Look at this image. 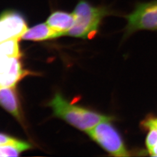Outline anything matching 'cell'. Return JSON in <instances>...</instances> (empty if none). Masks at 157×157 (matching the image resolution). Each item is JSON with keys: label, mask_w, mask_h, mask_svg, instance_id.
Returning a JSON list of instances; mask_svg holds the SVG:
<instances>
[{"label": "cell", "mask_w": 157, "mask_h": 157, "mask_svg": "<svg viewBox=\"0 0 157 157\" xmlns=\"http://www.w3.org/2000/svg\"><path fill=\"white\" fill-rule=\"evenodd\" d=\"M119 13L111 6H94L87 0H80L73 12L75 23L66 35L92 39L100 32L101 26L106 17L119 15Z\"/></svg>", "instance_id": "cell-1"}, {"label": "cell", "mask_w": 157, "mask_h": 157, "mask_svg": "<svg viewBox=\"0 0 157 157\" xmlns=\"http://www.w3.org/2000/svg\"><path fill=\"white\" fill-rule=\"evenodd\" d=\"M54 114L79 130L86 132L102 122L111 121L112 117L75 105L56 94L50 103Z\"/></svg>", "instance_id": "cell-2"}, {"label": "cell", "mask_w": 157, "mask_h": 157, "mask_svg": "<svg viewBox=\"0 0 157 157\" xmlns=\"http://www.w3.org/2000/svg\"><path fill=\"white\" fill-rule=\"evenodd\" d=\"M126 21L124 38L140 30H157V0L138 1L133 10L123 15Z\"/></svg>", "instance_id": "cell-3"}, {"label": "cell", "mask_w": 157, "mask_h": 157, "mask_svg": "<svg viewBox=\"0 0 157 157\" xmlns=\"http://www.w3.org/2000/svg\"><path fill=\"white\" fill-rule=\"evenodd\" d=\"M109 122H102L97 124L87 131V133L113 156H130L121 136Z\"/></svg>", "instance_id": "cell-4"}, {"label": "cell", "mask_w": 157, "mask_h": 157, "mask_svg": "<svg viewBox=\"0 0 157 157\" xmlns=\"http://www.w3.org/2000/svg\"><path fill=\"white\" fill-rule=\"evenodd\" d=\"M27 29L26 21L21 13L9 10L0 14V43L13 38L21 39Z\"/></svg>", "instance_id": "cell-5"}, {"label": "cell", "mask_w": 157, "mask_h": 157, "mask_svg": "<svg viewBox=\"0 0 157 157\" xmlns=\"http://www.w3.org/2000/svg\"><path fill=\"white\" fill-rule=\"evenodd\" d=\"M26 74L19 58L10 57L0 52V86L14 87Z\"/></svg>", "instance_id": "cell-6"}, {"label": "cell", "mask_w": 157, "mask_h": 157, "mask_svg": "<svg viewBox=\"0 0 157 157\" xmlns=\"http://www.w3.org/2000/svg\"><path fill=\"white\" fill-rule=\"evenodd\" d=\"M47 23L61 36H64L73 26L75 17L73 12L70 13L66 12H54L48 17Z\"/></svg>", "instance_id": "cell-7"}, {"label": "cell", "mask_w": 157, "mask_h": 157, "mask_svg": "<svg viewBox=\"0 0 157 157\" xmlns=\"http://www.w3.org/2000/svg\"><path fill=\"white\" fill-rule=\"evenodd\" d=\"M61 36V34L46 23H41L27 29L23 34L21 39L25 40L42 41Z\"/></svg>", "instance_id": "cell-8"}, {"label": "cell", "mask_w": 157, "mask_h": 157, "mask_svg": "<svg viewBox=\"0 0 157 157\" xmlns=\"http://www.w3.org/2000/svg\"><path fill=\"white\" fill-rule=\"evenodd\" d=\"M13 87L0 86V105L14 117L19 119V105Z\"/></svg>", "instance_id": "cell-9"}, {"label": "cell", "mask_w": 157, "mask_h": 157, "mask_svg": "<svg viewBox=\"0 0 157 157\" xmlns=\"http://www.w3.org/2000/svg\"><path fill=\"white\" fill-rule=\"evenodd\" d=\"M30 147L28 143L20 140L11 143L0 144V157H17Z\"/></svg>", "instance_id": "cell-10"}, {"label": "cell", "mask_w": 157, "mask_h": 157, "mask_svg": "<svg viewBox=\"0 0 157 157\" xmlns=\"http://www.w3.org/2000/svg\"><path fill=\"white\" fill-rule=\"evenodd\" d=\"M19 40L18 38H13L0 43V52L7 56L19 58L21 56Z\"/></svg>", "instance_id": "cell-11"}, {"label": "cell", "mask_w": 157, "mask_h": 157, "mask_svg": "<svg viewBox=\"0 0 157 157\" xmlns=\"http://www.w3.org/2000/svg\"><path fill=\"white\" fill-rule=\"evenodd\" d=\"M17 140H16L13 138H12L11 137L4 135L2 133H0V144H6V143H11L17 141Z\"/></svg>", "instance_id": "cell-12"}, {"label": "cell", "mask_w": 157, "mask_h": 157, "mask_svg": "<svg viewBox=\"0 0 157 157\" xmlns=\"http://www.w3.org/2000/svg\"><path fill=\"white\" fill-rule=\"evenodd\" d=\"M149 152L152 156L157 157V144L154 146L150 150H149Z\"/></svg>", "instance_id": "cell-13"}, {"label": "cell", "mask_w": 157, "mask_h": 157, "mask_svg": "<svg viewBox=\"0 0 157 157\" xmlns=\"http://www.w3.org/2000/svg\"><path fill=\"white\" fill-rule=\"evenodd\" d=\"M152 123L154 124L157 127V119H151Z\"/></svg>", "instance_id": "cell-14"}]
</instances>
